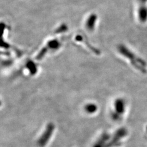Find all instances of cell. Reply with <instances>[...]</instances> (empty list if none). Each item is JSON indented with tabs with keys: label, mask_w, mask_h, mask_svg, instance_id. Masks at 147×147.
<instances>
[{
	"label": "cell",
	"mask_w": 147,
	"mask_h": 147,
	"mask_svg": "<svg viewBox=\"0 0 147 147\" xmlns=\"http://www.w3.org/2000/svg\"><path fill=\"white\" fill-rule=\"evenodd\" d=\"M119 50L123 55H124L127 58H129V59L131 61L132 64L135 67H136L137 69L142 71L143 73L146 71V64L140 58H138L136 55L130 52L129 49L124 46L121 47Z\"/></svg>",
	"instance_id": "1"
},
{
	"label": "cell",
	"mask_w": 147,
	"mask_h": 147,
	"mask_svg": "<svg viewBox=\"0 0 147 147\" xmlns=\"http://www.w3.org/2000/svg\"><path fill=\"white\" fill-rule=\"evenodd\" d=\"M136 16L137 21L140 24L147 23V5H137Z\"/></svg>",
	"instance_id": "2"
},
{
	"label": "cell",
	"mask_w": 147,
	"mask_h": 147,
	"mask_svg": "<svg viewBox=\"0 0 147 147\" xmlns=\"http://www.w3.org/2000/svg\"><path fill=\"white\" fill-rule=\"evenodd\" d=\"M116 111L117 112L123 113L125 111V103L123 100H118L117 101L116 105Z\"/></svg>",
	"instance_id": "3"
},
{
	"label": "cell",
	"mask_w": 147,
	"mask_h": 147,
	"mask_svg": "<svg viewBox=\"0 0 147 147\" xmlns=\"http://www.w3.org/2000/svg\"><path fill=\"white\" fill-rule=\"evenodd\" d=\"M137 5H147V0H136Z\"/></svg>",
	"instance_id": "4"
},
{
	"label": "cell",
	"mask_w": 147,
	"mask_h": 147,
	"mask_svg": "<svg viewBox=\"0 0 147 147\" xmlns=\"http://www.w3.org/2000/svg\"></svg>",
	"instance_id": "5"
}]
</instances>
